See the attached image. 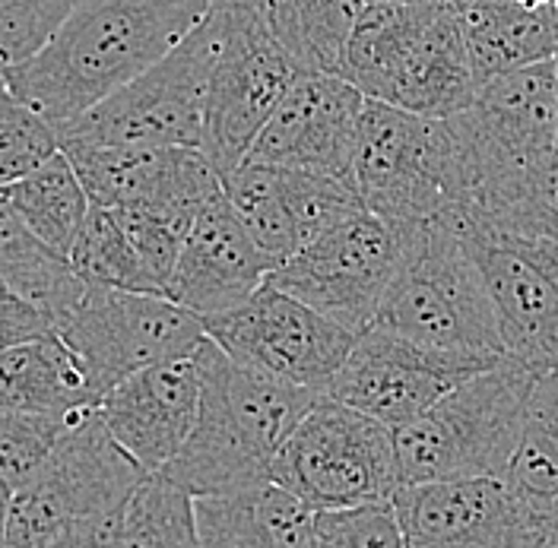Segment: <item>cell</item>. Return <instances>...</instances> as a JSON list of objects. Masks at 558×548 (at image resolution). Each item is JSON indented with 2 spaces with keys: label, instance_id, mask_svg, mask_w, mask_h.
I'll return each instance as SVG.
<instances>
[{
  "label": "cell",
  "instance_id": "19",
  "mask_svg": "<svg viewBox=\"0 0 558 548\" xmlns=\"http://www.w3.org/2000/svg\"><path fill=\"white\" fill-rule=\"evenodd\" d=\"M365 102L368 99L343 76L302 73L260 137L254 139L244 162L320 174L355 187V153Z\"/></svg>",
  "mask_w": 558,
  "mask_h": 548
},
{
  "label": "cell",
  "instance_id": "31",
  "mask_svg": "<svg viewBox=\"0 0 558 548\" xmlns=\"http://www.w3.org/2000/svg\"><path fill=\"white\" fill-rule=\"evenodd\" d=\"M70 264L86 285L159 295V289L153 285V279L143 270L137 251L128 239L118 212L108 206H89V216H86L80 235L73 241Z\"/></svg>",
  "mask_w": 558,
  "mask_h": 548
},
{
  "label": "cell",
  "instance_id": "35",
  "mask_svg": "<svg viewBox=\"0 0 558 548\" xmlns=\"http://www.w3.org/2000/svg\"><path fill=\"white\" fill-rule=\"evenodd\" d=\"M80 0H0V68L35 58Z\"/></svg>",
  "mask_w": 558,
  "mask_h": 548
},
{
  "label": "cell",
  "instance_id": "11",
  "mask_svg": "<svg viewBox=\"0 0 558 548\" xmlns=\"http://www.w3.org/2000/svg\"><path fill=\"white\" fill-rule=\"evenodd\" d=\"M216 20L209 16L159 64L61 127V139L93 146H184L201 149Z\"/></svg>",
  "mask_w": 558,
  "mask_h": 548
},
{
  "label": "cell",
  "instance_id": "45",
  "mask_svg": "<svg viewBox=\"0 0 558 548\" xmlns=\"http://www.w3.org/2000/svg\"><path fill=\"white\" fill-rule=\"evenodd\" d=\"M556 64H558V61H556ZM556 156H558V139H556Z\"/></svg>",
  "mask_w": 558,
  "mask_h": 548
},
{
  "label": "cell",
  "instance_id": "2",
  "mask_svg": "<svg viewBox=\"0 0 558 548\" xmlns=\"http://www.w3.org/2000/svg\"><path fill=\"white\" fill-rule=\"evenodd\" d=\"M204 400L184 450L159 473L194 498L235 495L270 482L279 447L320 393L235 365L207 337L201 345Z\"/></svg>",
  "mask_w": 558,
  "mask_h": 548
},
{
  "label": "cell",
  "instance_id": "10",
  "mask_svg": "<svg viewBox=\"0 0 558 548\" xmlns=\"http://www.w3.org/2000/svg\"><path fill=\"white\" fill-rule=\"evenodd\" d=\"M216 58L209 70L201 153L222 174L239 169L286 93L305 73L270 35L254 3H216Z\"/></svg>",
  "mask_w": 558,
  "mask_h": 548
},
{
  "label": "cell",
  "instance_id": "34",
  "mask_svg": "<svg viewBox=\"0 0 558 548\" xmlns=\"http://www.w3.org/2000/svg\"><path fill=\"white\" fill-rule=\"evenodd\" d=\"M80 418L83 415H76V418L0 415V482L10 488V495L35 479V473L48 463L61 435Z\"/></svg>",
  "mask_w": 558,
  "mask_h": 548
},
{
  "label": "cell",
  "instance_id": "12",
  "mask_svg": "<svg viewBox=\"0 0 558 548\" xmlns=\"http://www.w3.org/2000/svg\"><path fill=\"white\" fill-rule=\"evenodd\" d=\"M445 222L486 282L505 352L536 375L558 372V244L505 232L473 209Z\"/></svg>",
  "mask_w": 558,
  "mask_h": 548
},
{
  "label": "cell",
  "instance_id": "27",
  "mask_svg": "<svg viewBox=\"0 0 558 548\" xmlns=\"http://www.w3.org/2000/svg\"><path fill=\"white\" fill-rule=\"evenodd\" d=\"M0 197L16 209V216L38 239L68 257L93 206L64 149L20 184L0 191Z\"/></svg>",
  "mask_w": 558,
  "mask_h": 548
},
{
  "label": "cell",
  "instance_id": "32",
  "mask_svg": "<svg viewBox=\"0 0 558 548\" xmlns=\"http://www.w3.org/2000/svg\"><path fill=\"white\" fill-rule=\"evenodd\" d=\"M121 548H204L194 495L166 476H149L128 504Z\"/></svg>",
  "mask_w": 558,
  "mask_h": 548
},
{
  "label": "cell",
  "instance_id": "14",
  "mask_svg": "<svg viewBox=\"0 0 558 548\" xmlns=\"http://www.w3.org/2000/svg\"><path fill=\"white\" fill-rule=\"evenodd\" d=\"M204 330L235 365L320 397L330 390L359 340V333L274 285H264L229 314L207 317Z\"/></svg>",
  "mask_w": 558,
  "mask_h": 548
},
{
  "label": "cell",
  "instance_id": "8",
  "mask_svg": "<svg viewBox=\"0 0 558 548\" xmlns=\"http://www.w3.org/2000/svg\"><path fill=\"white\" fill-rule=\"evenodd\" d=\"M270 482L314 514L390 501L403 485L393 431L327 397L279 447Z\"/></svg>",
  "mask_w": 558,
  "mask_h": 548
},
{
  "label": "cell",
  "instance_id": "16",
  "mask_svg": "<svg viewBox=\"0 0 558 548\" xmlns=\"http://www.w3.org/2000/svg\"><path fill=\"white\" fill-rule=\"evenodd\" d=\"M89 200L114 212H140L187 239L222 178L201 149L184 146H93L61 139Z\"/></svg>",
  "mask_w": 558,
  "mask_h": 548
},
{
  "label": "cell",
  "instance_id": "28",
  "mask_svg": "<svg viewBox=\"0 0 558 548\" xmlns=\"http://www.w3.org/2000/svg\"><path fill=\"white\" fill-rule=\"evenodd\" d=\"M466 209L505 232L558 244V156L488 181Z\"/></svg>",
  "mask_w": 558,
  "mask_h": 548
},
{
  "label": "cell",
  "instance_id": "37",
  "mask_svg": "<svg viewBox=\"0 0 558 548\" xmlns=\"http://www.w3.org/2000/svg\"><path fill=\"white\" fill-rule=\"evenodd\" d=\"M45 333H54L51 324L29 302H23L13 289L0 282V352L38 340Z\"/></svg>",
  "mask_w": 558,
  "mask_h": 548
},
{
  "label": "cell",
  "instance_id": "26",
  "mask_svg": "<svg viewBox=\"0 0 558 548\" xmlns=\"http://www.w3.org/2000/svg\"><path fill=\"white\" fill-rule=\"evenodd\" d=\"M267 23L279 48L305 70L343 76L349 38L365 0H247Z\"/></svg>",
  "mask_w": 558,
  "mask_h": 548
},
{
  "label": "cell",
  "instance_id": "22",
  "mask_svg": "<svg viewBox=\"0 0 558 548\" xmlns=\"http://www.w3.org/2000/svg\"><path fill=\"white\" fill-rule=\"evenodd\" d=\"M99 410V397L61 333L0 352V415L76 418Z\"/></svg>",
  "mask_w": 558,
  "mask_h": 548
},
{
  "label": "cell",
  "instance_id": "1",
  "mask_svg": "<svg viewBox=\"0 0 558 548\" xmlns=\"http://www.w3.org/2000/svg\"><path fill=\"white\" fill-rule=\"evenodd\" d=\"M216 0H80L54 38L7 86L58 131L159 64L209 16Z\"/></svg>",
  "mask_w": 558,
  "mask_h": 548
},
{
  "label": "cell",
  "instance_id": "39",
  "mask_svg": "<svg viewBox=\"0 0 558 548\" xmlns=\"http://www.w3.org/2000/svg\"><path fill=\"white\" fill-rule=\"evenodd\" d=\"M10 501H13V495H10V488L0 482V548H7V520H10Z\"/></svg>",
  "mask_w": 558,
  "mask_h": 548
},
{
  "label": "cell",
  "instance_id": "36",
  "mask_svg": "<svg viewBox=\"0 0 558 548\" xmlns=\"http://www.w3.org/2000/svg\"><path fill=\"white\" fill-rule=\"evenodd\" d=\"M314 548H407L390 501L314 514Z\"/></svg>",
  "mask_w": 558,
  "mask_h": 548
},
{
  "label": "cell",
  "instance_id": "6",
  "mask_svg": "<svg viewBox=\"0 0 558 548\" xmlns=\"http://www.w3.org/2000/svg\"><path fill=\"white\" fill-rule=\"evenodd\" d=\"M372 327L435 349L508 355L486 282L445 219L422 226Z\"/></svg>",
  "mask_w": 558,
  "mask_h": 548
},
{
  "label": "cell",
  "instance_id": "24",
  "mask_svg": "<svg viewBox=\"0 0 558 548\" xmlns=\"http://www.w3.org/2000/svg\"><path fill=\"white\" fill-rule=\"evenodd\" d=\"M194 504L204 548H314V511L277 482Z\"/></svg>",
  "mask_w": 558,
  "mask_h": 548
},
{
  "label": "cell",
  "instance_id": "3",
  "mask_svg": "<svg viewBox=\"0 0 558 548\" xmlns=\"http://www.w3.org/2000/svg\"><path fill=\"white\" fill-rule=\"evenodd\" d=\"M343 80L372 102L438 121L466 111L480 93L451 0L368 3L349 38Z\"/></svg>",
  "mask_w": 558,
  "mask_h": 548
},
{
  "label": "cell",
  "instance_id": "38",
  "mask_svg": "<svg viewBox=\"0 0 558 548\" xmlns=\"http://www.w3.org/2000/svg\"><path fill=\"white\" fill-rule=\"evenodd\" d=\"M124 514H128V511H124ZM124 514L76 523V526H70L64 533H58L51 543H45L41 548H121Z\"/></svg>",
  "mask_w": 558,
  "mask_h": 548
},
{
  "label": "cell",
  "instance_id": "20",
  "mask_svg": "<svg viewBox=\"0 0 558 548\" xmlns=\"http://www.w3.org/2000/svg\"><path fill=\"white\" fill-rule=\"evenodd\" d=\"M204 400V365L201 349L194 355L172 358L143 368L99 403V418L118 447L146 470L159 476L191 441Z\"/></svg>",
  "mask_w": 558,
  "mask_h": 548
},
{
  "label": "cell",
  "instance_id": "25",
  "mask_svg": "<svg viewBox=\"0 0 558 548\" xmlns=\"http://www.w3.org/2000/svg\"><path fill=\"white\" fill-rule=\"evenodd\" d=\"M0 282L29 302L58 333L86 295V282L68 254L35 235L0 197Z\"/></svg>",
  "mask_w": 558,
  "mask_h": 548
},
{
  "label": "cell",
  "instance_id": "42",
  "mask_svg": "<svg viewBox=\"0 0 558 548\" xmlns=\"http://www.w3.org/2000/svg\"><path fill=\"white\" fill-rule=\"evenodd\" d=\"M365 3H413V0H365Z\"/></svg>",
  "mask_w": 558,
  "mask_h": 548
},
{
  "label": "cell",
  "instance_id": "29",
  "mask_svg": "<svg viewBox=\"0 0 558 548\" xmlns=\"http://www.w3.org/2000/svg\"><path fill=\"white\" fill-rule=\"evenodd\" d=\"M505 479L530 504L553 514L558 501V372L539 375L530 390L521 445Z\"/></svg>",
  "mask_w": 558,
  "mask_h": 548
},
{
  "label": "cell",
  "instance_id": "9",
  "mask_svg": "<svg viewBox=\"0 0 558 548\" xmlns=\"http://www.w3.org/2000/svg\"><path fill=\"white\" fill-rule=\"evenodd\" d=\"M146 479L149 473L118 447L93 410L61 435L35 479L13 491L7 548H41L76 523L124 514Z\"/></svg>",
  "mask_w": 558,
  "mask_h": 548
},
{
  "label": "cell",
  "instance_id": "4",
  "mask_svg": "<svg viewBox=\"0 0 558 548\" xmlns=\"http://www.w3.org/2000/svg\"><path fill=\"white\" fill-rule=\"evenodd\" d=\"M536 372L505 355L470 377L428 412L393 431L403 485L451 479H505L518 453L523 412Z\"/></svg>",
  "mask_w": 558,
  "mask_h": 548
},
{
  "label": "cell",
  "instance_id": "41",
  "mask_svg": "<svg viewBox=\"0 0 558 548\" xmlns=\"http://www.w3.org/2000/svg\"><path fill=\"white\" fill-rule=\"evenodd\" d=\"M514 3H523V7H546V3H558V0H514Z\"/></svg>",
  "mask_w": 558,
  "mask_h": 548
},
{
  "label": "cell",
  "instance_id": "30",
  "mask_svg": "<svg viewBox=\"0 0 558 548\" xmlns=\"http://www.w3.org/2000/svg\"><path fill=\"white\" fill-rule=\"evenodd\" d=\"M222 191L229 204L235 206V212L242 216L251 239L274 260L277 270L302 251L282 197V169L242 162L239 169L222 174Z\"/></svg>",
  "mask_w": 558,
  "mask_h": 548
},
{
  "label": "cell",
  "instance_id": "33",
  "mask_svg": "<svg viewBox=\"0 0 558 548\" xmlns=\"http://www.w3.org/2000/svg\"><path fill=\"white\" fill-rule=\"evenodd\" d=\"M61 153L58 127L26 105L0 70V191L20 184Z\"/></svg>",
  "mask_w": 558,
  "mask_h": 548
},
{
  "label": "cell",
  "instance_id": "5",
  "mask_svg": "<svg viewBox=\"0 0 558 548\" xmlns=\"http://www.w3.org/2000/svg\"><path fill=\"white\" fill-rule=\"evenodd\" d=\"M355 187L368 212L397 222H435L473 204L476 174L451 118H422L365 102Z\"/></svg>",
  "mask_w": 558,
  "mask_h": 548
},
{
  "label": "cell",
  "instance_id": "43",
  "mask_svg": "<svg viewBox=\"0 0 558 548\" xmlns=\"http://www.w3.org/2000/svg\"><path fill=\"white\" fill-rule=\"evenodd\" d=\"M553 523H558V501L553 504Z\"/></svg>",
  "mask_w": 558,
  "mask_h": 548
},
{
  "label": "cell",
  "instance_id": "17",
  "mask_svg": "<svg viewBox=\"0 0 558 548\" xmlns=\"http://www.w3.org/2000/svg\"><path fill=\"white\" fill-rule=\"evenodd\" d=\"M390 504L407 548H533L553 523L508 479L400 485Z\"/></svg>",
  "mask_w": 558,
  "mask_h": 548
},
{
  "label": "cell",
  "instance_id": "7",
  "mask_svg": "<svg viewBox=\"0 0 558 548\" xmlns=\"http://www.w3.org/2000/svg\"><path fill=\"white\" fill-rule=\"evenodd\" d=\"M425 222H397L359 209L305 244L270 273L267 285L305 302L352 333H365L390 282L413 254Z\"/></svg>",
  "mask_w": 558,
  "mask_h": 548
},
{
  "label": "cell",
  "instance_id": "40",
  "mask_svg": "<svg viewBox=\"0 0 558 548\" xmlns=\"http://www.w3.org/2000/svg\"><path fill=\"white\" fill-rule=\"evenodd\" d=\"M533 548H558V523H549V529L543 533V539Z\"/></svg>",
  "mask_w": 558,
  "mask_h": 548
},
{
  "label": "cell",
  "instance_id": "23",
  "mask_svg": "<svg viewBox=\"0 0 558 548\" xmlns=\"http://www.w3.org/2000/svg\"><path fill=\"white\" fill-rule=\"evenodd\" d=\"M480 86L511 70L556 61L558 3L523 7L514 0H451Z\"/></svg>",
  "mask_w": 558,
  "mask_h": 548
},
{
  "label": "cell",
  "instance_id": "15",
  "mask_svg": "<svg viewBox=\"0 0 558 548\" xmlns=\"http://www.w3.org/2000/svg\"><path fill=\"white\" fill-rule=\"evenodd\" d=\"M501 358L492 352L435 349L368 327L324 397L397 431Z\"/></svg>",
  "mask_w": 558,
  "mask_h": 548
},
{
  "label": "cell",
  "instance_id": "44",
  "mask_svg": "<svg viewBox=\"0 0 558 548\" xmlns=\"http://www.w3.org/2000/svg\"><path fill=\"white\" fill-rule=\"evenodd\" d=\"M216 3H242V0H216ZM216 3H213V7H216Z\"/></svg>",
  "mask_w": 558,
  "mask_h": 548
},
{
  "label": "cell",
  "instance_id": "18",
  "mask_svg": "<svg viewBox=\"0 0 558 548\" xmlns=\"http://www.w3.org/2000/svg\"><path fill=\"white\" fill-rule=\"evenodd\" d=\"M556 61L530 64L488 80L480 86L473 105L451 118L476 174L473 200L488 181L556 156Z\"/></svg>",
  "mask_w": 558,
  "mask_h": 548
},
{
  "label": "cell",
  "instance_id": "21",
  "mask_svg": "<svg viewBox=\"0 0 558 548\" xmlns=\"http://www.w3.org/2000/svg\"><path fill=\"white\" fill-rule=\"evenodd\" d=\"M274 260L257 247L226 191L191 226L166 299L201 320L229 314L267 285Z\"/></svg>",
  "mask_w": 558,
  "mask_h": 548
},
{
  "label": "cell",
  "instance_id": "13",
  "mask_svg": "<svg viewBox=\"0 0 558 548\" xmlns=\"http://www.w3.org/2000/svg\"><path fill=\"white\" fill-rule=\"evenodd\" d=\"M80 358L99 403L143 368L194 355L207 343L204 320L166 295L86 285L83 302L58 330Z\"/></svg>",
  "mask_w": 558,
  "mask_h": 548
}]
</instances>
